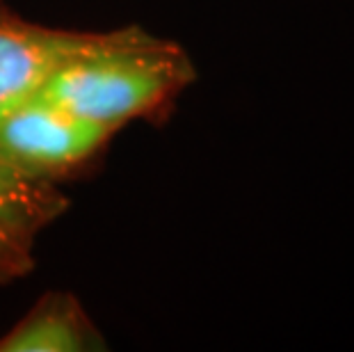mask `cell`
Instances as JSON below:
<instances>
[{
    "label": "cell",
    "instance_id": "6da1fadb",
    "mask_svg": "<svg viewBox=\"0 0 354 352\" xmlns=\"http://www.w3.org/2000/svg\"><path fill=\"white\" fill-rule=\"evenodd\" d=\"M194 78L192 59L178 44L128 28L103 33L96 46L59 66L37 96L115 129L165 106Z\"/></svg>",
    "mask_w": 354,
    "mask_h": 352
},
{
    "label": "cell",
    "instance_id": "7a4b0ae2",
    "mask_svg": "<svg viewBox=\"0 0 354 352\" xmlns=\"http://www.w3.org/2000/svg\"><path fill=\"white\" fill-rule=\"evenodd\" d=\"M110 133V126L35 94L0 117V156L28 174L53 178L92 156Z\"/></svg>",
    "mask_w": 354,
    "mask_h": 352
},
{
    "label": "cell",
    "instance_id": "3957f363",
    "mask_svg": "<svg viewBox=\"0 0 354 352\" xmlns=\"http://www.w3.org/2000/svg\"><path fill=\"white\" fill-rule=\"evenodd\" d=\"M103 39L99 33H66L0 14V117L39 92L71 57Z\"/></svg>",
    "mask_w": 354,
    "mask_h": 352
},
{
    "label": "cell",
    "instance_id": "277c9868",
    "mask_svg": "<svg viewBox=\"0 0 354 352\" xmlns=\"http://www.w3.org/2000/svg\"><path fill=\"white\" fill-rule=\"evenodd\" d=\"M101 343L69 293H50L0 339V352H78Z\"/></svg>",
    "mask_w": 354,
    "mask_h": 352
},
{
    "label": "cell",
    "instance_id": "5b68a950",
    "mask_svg": "<svg viewBox=\"0 0 354 352\" xmlns=\"http://www.w3.org/2000/svg\"><path fill=\"white\" fill-rule=\"evenodd\" d=\"M66 208L69 201L50 178L28 174L0 156V227L32 241Z\"/></svg>",
    "mask_w": 354,
    "mask_h": 352
},
{
    "label": "cell",
    "instance_id": "8992f818",
    "mask_svg": "<svg viewBox=\"0 0 354 352\" xmlns=\"http://www.w3.org/2000/svg\"><path fill=\"white\" fill-rule=\"evenodd\" d=\"M32 241L0 227V281H10L32 270Z\"/></svg>",
    "mask_w": 354,
    "mask_h": 352
}]
</instances>
